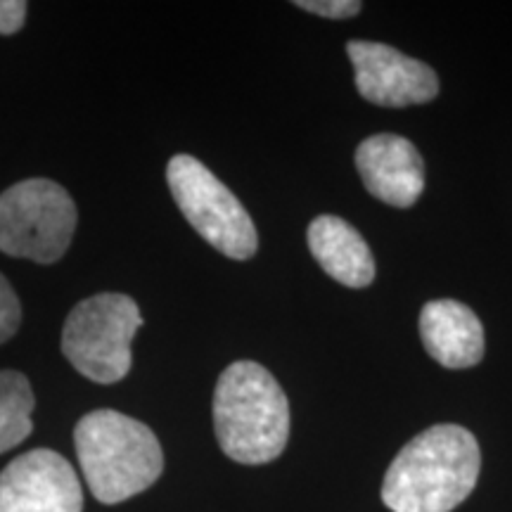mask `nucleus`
Masks as SVG:
<instances>
[{"instance_id": "1", "label": "nucleus", "mask_w": 512, "mask_h": 512, "mask_svg": "<svg viewBox=\"0 0 512 512\" xmlns=\"http://www.w3.org/2000/svg\"><path fill=\"white\" fill-rule=\"evenodd\" d=\"M482 453L460 425H434L401 448L382 482L392 512H451L475 491Z\"/></svg>"}, {"instance_id": "2", "label": "nucleus", "mask_w": 512, "mask_h": 512, "mask_svg": "<svg viewBox=\"0 0 512 512\" xmlns=\"http://www.w3.org/2000/svg\"><path fill=\"white\" fill-rule=\"evenodd\" d=\"M214 430L221 451L235 463H271L290 439V403L283 387L254 361L228 366L216 382Z\"/></svg>"}, {"instance_id": "3", "label": "nucleus", "mask_w": 512, "mask_h": 512, "mask_svg": "<svg viewBox=\"0 0 512 512\" xmlns=\"http://www.w3.org/2000/svg\"><path fill=\"white\" fill-rule=\"evenodd\" d=\"M74 444L86 484L105 505L143 494L164 470L155 432L112 408L83 415L74 430Z\"/></svg>"}, {"instance_id": "4", "label": "nucleus", "mask_w": 512, "mask_h": 512, "mask_svg": "<svg viewBox=\"0 0 512 512\" xmlns=\"http://www.w3.org/2000/svg\"><path fill=\"white\" fill-rule=\"evenodd\" d=\"M143 328L138 304L119 292L83 299L62 328V354L83 377L98 384L124 380L133 366L131 344Z\"/></svg>"}, {"instance_id": "5", "label": "nucleus", "mask_w": 512, "mask_h": 512, "mask_svg": "<svg viewBox=\"0 0 512 512\" xmlns=\"http://www.w3.org/2000/svg\"><path fill=\"white\" fill-rule=\"evenodd\" d=\"M76 230V204L60 183L29 178L0 195V252L36 264L60 261Z\"/></svg>"}, {"instance_id": "6", "label": "nucleus", "mask_w": 512, "mask_h": 512, "mask_svg": "<svg viewBox=\"0 0 512 512\" xmlns=\"http://www.w3.org/2000/svg\"><path fill=\"white\" fill-rule=\"evenodd\" d=\"M166 181L178 209L211 247L228 259H252L259 247L254 221L207 166L190 155H176L166 166Z\"/></svg>"}, {"instance_id": "7", "label": "nucleus", "mask_w": 512, "mask_h": 512, "mask_svg": "<svg viewBox=\"0 0 512 512\" xmlns=\"http://www.w3.org/2000/svg\"><path fill=\"white\" fill-rule=\"evenodd\" d=\"M83 491L72 463L50 448L22 453L0 472V512H81Z\"/></svg>"}, {"instance_id": "8", "label": "nucleus", "mask_w": 512, "mask_h": 512, "mask_svg": "<svg viewBox=\"0 0 512 512\" xmlns=\"http://www.w3.org/2000/svg\"><path fill=\"white\" fill-rule=\"evenodd\" d=\"M356 91L380 107L425 105L439 95V79L430 64L413 60L392 46L373 41H351Z\"/></svg>"}, {"instance_id": "9", "label": "nucleus", "mask_w": 512, "mask_h": 512, "mask_svg": "<svg viewBox=\"0 0 512 512\" xmlns=\"http://www.w3.org/2000/svg\"><path fill=\"white\" fill-rule=\"evenodd\" d=\"M356 169L370 195L406 209L425 188V164L411 140L394 133H377L358 145Z\"/></svg>"}, {"instance_id": "10", "label": "nucleus", "mask_w": 512, "mask_h": 512, "mask_svg": "<svg viewBox=\"0 0 512 512\" xmlns=\"http://www.w3.org/2000/svg\"><path fill=\"white\" fill-rule=\"evenodd\" d=\"M420 337L427 354L444 368H472L484 356L482 320L456 299H434L422 306Z\"/></svg>"}, {"instance_id": "11", "label": "nucleus", "mask_w": 512, "mask_h": 512, "mask_svg": "<svg viewBox=\"0 0 512 512\" xmlns=\"http://www.w3.org/2000/svg\"><path fill=\"white\" fill-rule=\"evenodd\" d=\"M309 249L320 268L347 287H368L375 259L361 233L339 216H318L309 226Z\"/></svg>"}, {"instance_id": "12", "label": "nucleus", "mask_w": 512, "mask_h": 512, "mask_svg": "<svg viewBox=\"0 0 512 512\" xmlns=\"http://www.w3.org/2000/svg\"><path fill=\"white\" fill-rule=\"evenodd\" d=\"M36 399L27 375L0 370V453L22 444L34 430L31 413Z\"/></svg>"}, {"instance_id": "13", "label": "nucleus", "mask_w": 512, "mask_h": 512, "mask_svg": "<svg viewBox=\"0 0 512 512\" xmlns=\"http://www.w3.org/2000/svg\"><path fill=\"white\" fill-rule=\"evenodd\" d=\"M19 323H22V306H19L17 292L12 290L8 278L0 273V344L15 337Z\"/></svg>"}, {"instance_id": "14", "label": "nucleus", "mask_w": 512, "mask_h": 512, "mask_svg": "<svg viewBox=\"0 0 512 512\" xmlns=\"http://www.w3.org/2000/svg\"><path fill=\"white\" fill-rule=\"evenodd\" d=\"M294 5L306 12H313V15L330 17V19L354 17L363 8L358 0H297Z\"/></svg>"}, {"instance_id": "15", "label": "nucleus", "mask_w": 512, "mask_h": 512, "mask_svg": "<svg viewBox=\"0 0 512 512\" xmlns=\"http://www.w3.org/2000/svg\"><path fill=\"white\" fill-rule=\"evenodd\" d=\"M29 5L24 0H0V34H17L24 27Z\"/></svg>"}]
</instances>
